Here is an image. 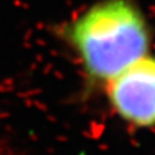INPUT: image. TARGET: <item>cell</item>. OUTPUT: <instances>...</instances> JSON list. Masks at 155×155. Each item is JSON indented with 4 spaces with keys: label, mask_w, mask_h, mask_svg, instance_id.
I'll return each mask as SVG.
<instances>
[{
    "label": "cell",
    "mask_w": 155,
    "mask_h": 155,
    "mask_svg": "<svg viewBox=\"0 0 155 155\" xmlns=\"http://www.w3.org/2000/svg\"><path fill=\"white\" fill-rule=\"evenodd\" d=\"M54 32L71 53L84 88L98 93L110 78L153 49L154 28L138 0H96Z\"/></svg>",
    "instance_id": "1"
},
{
    "label": "cell",
    "mask_w": 155,
    "mask_h": 155,
    "mask_svg": "<svg viewBox=\"0 0 155 155\" xmlns=\"http://www.w3.org/2000/svg\"><path fill=\"white\" fill-rule=\"evenodd\" d=\"M98 93L111 114L128 127L155 128V54L136 60L106 81Z\"/></svg>",
    "instance_id": "2"
}]
</instances>
